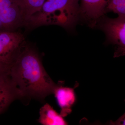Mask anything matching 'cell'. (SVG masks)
Wrapping results in <instances>:
<instances>
[{"instance_id":"cell-5","label":"cell","mask_w":125,"mask_h":125,"mask_svg":"<svg viewBox=\"0 0 125 125\" xmlns=\"http://www.w3.org/2000/svg\"><path fill=\"white\" fill-rule=\"evenodd\" d=\"M0 20L6 31L25 25L22 12L15 0H0Z\"/></svg>"},{"instance_id":"cell-9","label":"cell","mask_w":125,"mask_h":125,"mask_svg":"<svg viewBox=\"0 0 125 125\" xmlns=\"http://www.w3.org/2000/svg\"><path fill=\"white\" fill-rule=\"evenodd\" d=\"M39 123L43 125H67L64 117L55 111L48 104L40 108Z\"/></svg>"},{"instance_id":"cell-3","label":"cell","mask_w":125,"mask_h":125,"mask_svg":"<svg viewBox=\"0 0 125 125\" xmlns=\"http://www.w3.org/2000/svg\"><path fill=\"white\" fill-rule=\"evenodd\" d=\"M98 22H100L97 23H100L97 25L104 31L108 41L118 47L115 56L123 55L125 51V16H118L115 19L106 18Z\"/></svg>"},{"instance_id":"cell-6","label":"cell","mask_w":125,"mask_h":125,"mask_svg":"<svg viewBox=\"0 0 125 125\" xmlns=\"http://www.w3.org/2000/svg\"><path fill=\"white\" fill-rule=\"evenodd\" d=\"M80 15L89 22L90 26H95L105 13L108 0H79Z\"/></svg>"},{"instance_id":"cell-2","label":"cell","mask_w":125,"mask_h":125,"mask_svg":"<svg viewBox=\"0 0 125 125\" xmlns=\"http://www.w3.org/2000/svg\"><path fill=\"white\" fill-rule=\"evenodd\" d=\"M79 0H46L40 10L30 18L25 26L34 28L56 25L73 26L80 15Z\"/></svg>"},{"instance_id":"cell-7","label":"cell","mask_w":125,"mask_h":125,"mask_svg":"<svg viewBox=\"0 0 125 125\" xmlns=\"http://www.w3.org/2000/svg\"><path fill=\"white\" fill-rule=\"evenodd\" d=\"M19 97L18 90L8 73L0 75V114Z\"/></svg>"},{"instance_id":"cell-10","label":"cell","mask_w":125,"mask_h":125,"mask_svg":"<svg viewBox=\"0 0 125 125\" xmlns=\"http://www.w3.org/2000/svg\"><path fill=\"white\" fill-rule=\"evenodd\" d=\"M15 0L22 12L25 25L30 18L40 10L46 0Z\"/></svg>"},{"instance_id":"cell-4","label":"cell","mask_w":125,"mask_h":125,"mask_svg":"<svg viewBox=\"0 0 125 125\" xmlns=\"http://www.w3.org/2000/svg\"><path fill=\"white\" fill-rule=\"evenodd\" d=\"M24 41V36L19 32H0V61L10 64L23 46Z\"/></svg>"},{"instance_id":"cell-12","label":"cell","mask_w":125,"mask_h":125,"mask_svg":"<svg viewBox=\"0 0 125 125\" xmlns=\"http://www.w3.org/2000/svg\"><path fill=\"white\" fill-rule=\"evenodd\" d=\"M9 65L0 61V75L8 73Z\"/></svg>"},{"instance_id":"cell-8","label":"cell","mask_w":125,"mask_h":125,"mask_svg":"<svg viewBox=\"0 0 125 125\" xmlns=\"http://www.w3.org/2000/svg\"><path fill=\"white\" fill-rule=\"evenodd\" d=\"M53 93L61 108L60 114L63 117L67 116L72 112V108L76 101L73 88L57 85Z\"/></svg>"},{"instance_id":"cell-13","label":"cell","mask_w":125,"mask_h":125,"mask_svg":"<svg viewBox=\"0 0 125 125\" xmlns=\"http://www.w3.org/2000/svg\"><path fill=\"white\" fill-rule=\"evenodd\" d=\"M6 31L5 29L4 25L1 21L0 20V32H3V31Z\"/></svg>"},{"instance_id":"cell-1","label":"cell","mask_w":125,"mask_h":125,"mask_svg":"<svg viewBox=\"0 0 125 125\" xmlns=\"http://www.w3.org/2000/svg\"><path fill=\"white\" fill-rule=\"evenodd\" d=\"M8 74L20 97L44 98L53 93L56 86L45 71L38 54L28 46H23L9 65Z\"/></svg>"},{"instance_id":"cell-11","label":"cell","mask_w":125,"mask_h":125,"mask_svg":"<svg viewBox=\"0 0 125 125\" xmlns=\"http://www.w3.org/2000/svg\"><path fill=\"white\" fill-rule=\"evenodd\" d=\"M105 12H113L118 16H125V0H108Z\"/></svg>"}]
</instances>
